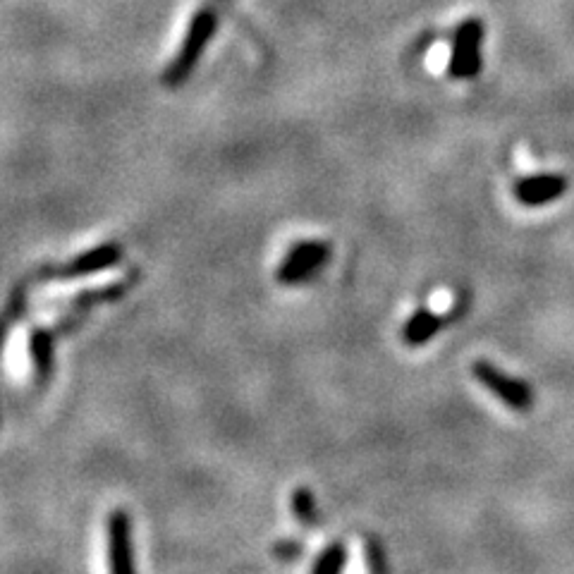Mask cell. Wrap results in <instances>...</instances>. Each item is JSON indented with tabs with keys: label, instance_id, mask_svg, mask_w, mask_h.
<instances>
[{
	"label": "cell",
	"instance_id": "6da1fadb",
	"mask_svg": "<svg viewBox=\"0 0 574 574\" xmlns=\"http://www.w3.org/2000/svg\"><path fill=\"white\" fill-rule=\"evenodd\" d=\"M216 12L213 10H201L197 17H194L192 27L182 41L180 53L177 58L170 63V67L163 72V84L166 87H180L182 82H187V77L192 75V70L197 67L201 53H204L206 44L216 32Z\"/></svg>",
	"mask_w": 574,
	"mask_h": 574
},
{
	"label": "cell",
	"instance_id": "7a4b0ae2",
	"mask_svg": "<svg viewBox=\"0 0 574 574\" xmlns=\"http://www.w3.org/2000/svg\"><path fill=\"white\" fill-rule=\"evenodd\" d=\"M331 259V244L319 240H304L292 244L283 264L278 266V283L299 285L319 276L321 266Z\"/></svg>",
	"mask_w": 574,
	"mask_h": 574
},
{
	"label": "cell",
	"instance_id": "3957f363",
	"mask_svg": "<svg viewBox=\"0 0 574 574\" xmlns=\"http://www.w3.org/2000/svg\"><path fill=\"white\" fill-rule=\"evenodd\" d=\"M472 374L488 393L496 395V398L503 400V405L515 409V412H529L534 407V393H531L527 383L522 378L508 376L496 364L479 359V362L472 364Z\"/></svg>",
	"mask_w": 574,
	"mask_h": 574
},
{
	"label": "cell",
	"instance_id": "277c9868",
	"mask_svg": "<svg viewBox=\"0 0 574 574\" xmlns=\"http://www.w3.org/2000/svg\"><path fill=\"white\" fill-rule=\"evenodd\" d=\"M481 44H484V24L476 17L464 20L455 32L453 58H450L448 72L453 79H474L484 67L481 60Z\"/></svg>",
	"mask_w": 574,
	"mask_h": 574
},
{
	"label": "cell",
	"instance_id": "5b68a950",
	"mask_svg": "<svg viewBox=\"0 0 574 574\" xmlns=\"http://www.w3.org/2000/svg\"><path fill=\"white\" fill-rule=\"evenodd\" d=\"M122 256H125V249H122V244L103 242V244H99V247L79 254L77 259L67 261L65 266L56 268L51 276H56V278H87V276H94V273L108 271V268L118 266L122 261Z\"/></svg>",
	"mask_w": 574,
	"mask_h": 574
},
{
	"label": "cell",
	"instance_id": "8992f818",
	"mask_svg": "<svg viewBox=\"0 0 574 574\" xmlns=\"http://www.w3.org/2000/svg\"><path fill=\"white\" fill-rule=\"evenodd\" d=\"M108 567L115 574L134 572L132 524L125 510H113L108 515Z\"/></svg>",
	"mask_w": 574,
	"mask_h": 574
},
{
	"label": "cell",
	"instance_id": "52a82bcc",
	"mask_svg": "<svg viewBox=\"0 0 574 574\" xmlns=\"http://www.w3.org/2000/svg\"><path fill=\"white\" fill-rule=\"evenodd\" d=\"M567 192V177L558 173H546V175H531L522 177L515 182V197L519 204L524 206H546L551 201H558L565 197Z\"/></svg>",
	"mask_w": 574,
	"mask_h": 574
},
{
	"label": "cell",
	"instance_id": "ba28073f",
	"mask_svg": "<svg viewBox=\"0 0 574 574\" xmlns=\"http://www.w3.org/2000/svg\"><path fill=\"white\" fill-rule=\"evenodd\" d=\"M29 357L39 381H48L56 366V338L46 328H32L29 333Z\"/></svg>",
	"mask_w": 574,
	"mask_h": 574
},
{
	"label": "cell",
	"instance_id": "9c48e42d",
	"mask_svg": "<svg viewBox=\"0 0 574 574\" xmlns=\"http://www.w3.org/2000/svg\"><path fill=\"white\" fill-rule=\"evenodd\" d=\"M443 328H445V316L433 314L429 309H419L409 316L405 328H402V340H405L409 347H421L436 338Z\"/></svg>",
	"mask_w": 574,
	"mask_h": 574
},
{
	"label": "cell",
	"instance_id": "30bf717a",
	"mask_svg": "<svg viewBox=\"0 0 574 574\" xmlns=\"http://www.w3.org/2000/svg\"><path fill=\"white\" fill-rule=\"evenodd\" d=\"M347 565V546L345 543L335 541L331 546H326L321 551L319 558L311 565V572L314 574H335L340 572Z\"/></svg>",
	"mask_w": 574,
	"mask_h": 574
},
{
	"label": "cell",
	"instance_id": "8fae6325",
	"mask_svg": "<svg viewBox=\"0 0 574 574\" xmlns=\"http://www.w3.org/2000/svg\"><path fill=\"white\" fill-rule=\"evenodd\" d=\"M292 512H295L297 522L302 527H316L319 524V508H316L314 493L309 488L302 486L292 493Z\"/></svg>",
	"mask_w": 574,
	"mask_h": 574
},
{
	"label": "cell",
	"instance_id": "7c38bea8",
	"mask_svg": "<svg viewBox=\"0 0 574 574\" xmlns=\"http://www.w3.org/2000/svg\"><path fill=\"white\" fill-rule=\"evenodd\" d=\"M127 292V283H118V285H106L101 287V290H89V292H82V295L75 297V304L82 309H89L94 307V304L99 302H108V299H118Z\"/></svg>",
	"mask_w": 574,
	"mask_h": 574
},
{
	"label": "cell",
	"instance_id": "4fadbf2b",
	"mask_svg": "<svg viewBox=\"0 0 574 574\" xmlns=\"http://www.w3.org/2000/svg\"><path fill=\"white\" fill-rule=\"evenodd\" d=\"M366 565H369L371 572H388L386 563V553H383V546L376 539L366 541Z\"/></svg>",
	"mask_w": 574,
	"mask_h": 574
},
{
	"label": "cell",
	"instance_id": "5bb4252c",
	"mask_svg": "<svg viewBox=\"0 0 574 574\" xmlns=\"http://www.w3.org/2000/svg\"><path fill=\"white\" fill-rule=\"evenodd\" d=\"M302 551H304L302 543L292 539L278 541L276 546H273V555H276L280 563H295V560L302 558Z\"/></svg>",
	"mask_w": 574,
	"mask_h": 574
},
{
	"label": "cell",
	"instance_id": "9a60e30c",
	"mask_svg": "<svg viewBox=\"0 0 574 574\" xmlns=\"http://www.w3.org/2000/svg\"><path fill=\"white\" fill-rule=\"evenodd\" d=\"M10 323H12V319H10L8 314H3V316H0V352H3V345H5V340H8Z\"/></svg>",
	"mask_w": 574,
	"mask_h": 574
}]
</instances>
